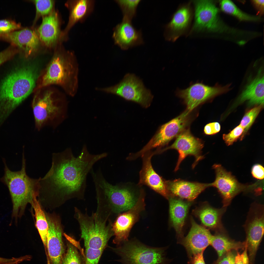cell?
<instances>
[{"label": "cell", "mask_w": 264, "mask_h": 264, "mask_svg": "<svg viewBox=\"0 0 264 264\" xmlns=\"http://www.w3.org/2000/svg\"><path fill=\"white\" fill-rule=\"evenodd\" d=\"M245 224V242L251 261L254 258L264 233V208L256 205L250 209Z\"/></svg>", "instance_id": "9a60e30c"}, {"label": "cell", "mask_w": 264, "mask_h": 264, "mask_svg": "<svg viewBox=\"0 0 264 264\" xmlns=\"http://www.w3.org/2000/svg\"><path fill=\"white\" fill-rule=\"evenodd\" d=\"M32 1L36 8V15L33 21L34 24L41 17L48 15L53 11L54 2L51 0H36Z\"/></svg>", "instance_id": "836d02e7"}, {"label": "cell", "mask_w": 264, "mask_h": 264, "mask_svg": "<svg viewBox=\"0 0 264 264\" xmlns=\"http://www.w3.org/2000/svg\"><path fill=\"white\" fill-rule=\"evenodd\" d=\"M264 168L262 165L259 164L255 165L252 168V175L254 178L262 180L264 178Z\"/></svg>", "instance_id": "b9f144b4"}, {"label": "cell", "mask_w": 264, "mask_h": 264, "mask_svg": "<svg viewBox=\"0 0 264 264\" xmlns=\"http://www.w3.org/2000/svg\"><path fill=\"white\" fill-rule=\"evenodd\" d=\"M96 90L115 94L126 100L136 102L145 108L150 105L153 96L150 91L144 86L142 81L133 74H126L118 84Z\"/></svg>", "instance_id": "9c48e42d"}, {"label": "cell", "mask_w": 264, "mask_h": 264, "mask_svg": "<svg viewBox=\"0 0 264 264\" xmlns=\"http://www.w3.org/2000/svg\"><path fill=\"white\" fill-rule=\"evenodd\" d=\"M30 259L29 256L27 255L19 258L17 260L14 261L3 264H17L24 261L29 260Z\"/></svg>", "instance_id": "f6af8a7d"}, {"label": "cell", "mask_w": 264, "mask_h": 264, "mask_svg": "<svg viewBox=\"0 0 264 264\" xmlns=\"http://www.w3.org/2000/svg\"><path fill=\"white\" fill-rule=\"evenodd\" d=\"M191 227L187 235L180 239V243L186 249L190 258L204 252L210 245L212 235L209 229L197 224L191 218Z\"/></svg>", "instance_id": "e0dca14e"}, {"label": "cell", "mask_w": 264, "mask_h": 264, "mask_svg": "<svg viewBox=\"0 0 264 264\" xmlns=\"http://www.w3.org/2000/svg\"><path fill=\"white\" fill-rule=\"evenodd\" d=\"M169 196L177 197L191 202L207 188L209 184L190 182L180 179L165 180Z\"/></svg>", "instance_id": "7402d4cb"}, {"label": "cell", "mask_w": 264, "mask_h": 264, "mask_svg": "<svg viewBox=\"0 0 264 264\" xmlns=\"http://www.w3.org/2000/svg\"><path fill=\"white\" fill-rule=\"evenodd\" d=\"M37 196H34L31 204L35 212L36 226L44 245L46 248L48 225L44 213L37 199Z\"/></svg>", "instance_id": "f546056e"}, {"label": "cell", "mask_w": 264, "mask_h": 264, "mask_svg": "<svg viewBox=\"0 0 264 264\" xmlns=\"http://www.w3.org/2000/svg\"><path fill=\"white\" fill-rule=\"evenodd\" d=\"M262 105L255 107L248 111L244 115L239 125L244 129L241 136L242 140L258 115L262 108Z\"/></svg>", "instance_id": "e575fe53"}, {"label": "cell", "mask_w": 264, "mask_h": 264, "mask_svg": "<svg viewBox=\"0 0 264 264\" xmlns=\"http://www.w3.org/2000/svg\"><path fill=\"white\" fill-rule=\"evenodd\" d=\"M43 17L41 23L36 31L42 44L47 47H51L60 37L58 15L55 11H53Z\"/></svg>", "instance_id": "603a6c76"}, {"label": "cell", "mask_w": 264, "mask_h": 264, "mask_svg": "<svg viewBox=\"0 0 264 264\" xmlns=\"http://www.w3.org/2000/svg\"><path fill=\"white\" fill-rule=\"evenodd\" d=\"M213 167L216 177L214 181L209 183L210 187L216 188L220 194L223 198V207L228 205L233 198L240 192L260 189L261 187L260 182L250 185L240 183L220 165L214 164Z\"/></svg>", "instance_id": "30bf717a"}, {"label": "cell", "mask_w": 264, "mask_h": 264, "mask_svg": "<svg viewBox=\"0 0 264 264\" xmlns=\"http://www.w3.org/2000/svg\"><path fill=\"white\" fill-rule=\"evenodd\" d=\"M79 66L74 53L56 50L46 68L38 76L33 92L52 84L61 86L73 97L78 86Z\"/></svg>", "instance_id": "277c9868"}, {"label": "cell", "mask_w": 264, "mask_h": 264, "mask_svg": "<svg viewBox=\"0 0 264 264\" xmlns=\"http://www.w3.org/2000/svg\"><path fill=\"white\" fill-rule=\"evenodd\" d=\"M259 72L241 95L238 99L239 103L248 100L250 106L257 104L263 106L264 76L262 77L260 71Z\"/></svg>", "instance_id": "4316f807"}, {"label": "cell", "mask_w": 264, "mask_h": 264, "mask_svg": "<svg viewBox=\"0 0 264 264\" xmlns=\"http://www.w3.org/2000/svg\"><path fill=\"white\" fill-rule=\"evenodd\" d=\"M168 199L170 221L180 239L183 237V228L191 203L171 196H169Z\"/></svg>", "instance_id": "d4e9b609"}, {"label": "cell", "mask_w": 264, "mask_h": 264, "mask_svg": "<svg viewBox=\"0 0 264 264\" xmlns=\"http://www.w3.org/2000/svg\"><path fill=\"white\" fill-rule=\"evenodd\" d=\"M145 193L141 194L135 204L132 207L118 214L112 225L114 238L113 243L119 246L128 240L130 231L138 221L140 216L145 209Z\"/></svg>", "instance_id": "8fae6325"}, {"label": "cell", "mask_w": 264, "mask_h": 264, "mask_svg": "<svg viewBox=\"0 0 264 264\" xmlns=\"http://www.w3.org/2000/svg\"><path fill=\"white\" fill-rule=\"evenodd\" d=\"M225 208L216 209L206 204L193 212L205 227L216 230L217 232H223L221 219Z\"/></svg>", "instance_id": "484cf974"}, {"label": "cell", "mask_w": 264, "mask_h": 264, "mask_svg": "<svg viewBox=\"0 0 264 264\" xmlns=\"http://www.w3.org/2000/svg\"><path fill=\"white\" fill-rule=\"evenodd\" d=\"M230 86L210 87L202 82L191 83L184 89H178L176 95L182 99L190 112L199 105L220 94L228 91Z\"/></svg>", "instance_id": "4fadbf2b"}, {"label": "cell", "mask_w": 264, "mask_h": 264, "mask_svg": "<svg viewBox=\"0 0 264 264\" xmlns=\"http://www.w3.org/2000/svg\"><path fill=\"white\" fill-rule=\"evenodd\" d=\"M220 125L217 122L209 123L206 125L204 128V133L207 135H212L219 132L220 130Z\"/></svg>", "instance_id": "f35d334b"}, {"label": "cell", "mask_w": 264, "mask_h": 264, "mask_svg": "<svg viewBox=\"0 0 264 264\" xmlns=\"http://www.w3.org/2000/svg\"><path fill=\"white\" fill-rule=\"evenodd\" d=\"M122 11L123 14L122 19L131 21L136 16L138 5L140 0H115Z\"/></svg>", "instance_id": "d6a6232c"}, {"label": "cell", "mask_w": 264, "mask_h": 264, "mask_svg": "<svg viewBox=\"0 0 264 264\" xmlns=\"http://www.w3.org/2000/svg\"><path fill=\"white\" fill-rule=\"evenodd\" d=\"M244 250L241 254L237 252L235 256L234 264H248L247 248L246 245Z\"/></svg>", "instance_id": "ab89813d"}, {"label": "cell", "mask_w": 264, "mask_h": 264, "mask_svg": "<svg viewBox=\"0 0 264 264\" xmlns=\"http://www.w3.org/2000/svg\"><path fill=\"white\" fill-rule=\"evenodd\" d=\"M21 28L20 23L9 19L0 20V39L1 36Z\"/></svg>", "instance_id": "d590c367"}, {"label": "cell", "mask_w": 264, "mask_h": 264, "mask_svg": "<svg viewBox=\"0 0 264 264\" xmlns=\"http://www.w3.org/2000/svg\"><path fill=\"white\" fill-rule=\"evenodd\" d=\"M1 39L9 42L17 47L26 59L37 51L40 42L36 31L27 28L3 35Z\"/></svg>", "instance_id": "d6986e66"}, {"label": "cell", "mask_w": 264, "mask_h": 264, "mask_svg": "<svg viewBox=\"0 0 264 264\" xmlns=\"http://www.w3.org/2000/svg\"><path fill=\"white\" fill-rule=\"evenodd\" d=\"M123 264H167L165 248L146 245L133 238L116 247H110Z\"/></svg>", "instance_id": "52a82bcc"}, {"label": "cell", "mask_w": 264, "mask_h": 264, "mask_svg": "<svg viewBox=\"0 0 264 264\" xmlns=\"http://www.w3.org/2000/svg\"><path fill=\"white\" fill-rule=\"evenodd\" d=\"M18 258H12L11 259H6L0 257V264H3L14 261L17 260Z\"/></svg>", "instance_id": "bcb514c9"}, {"label": "cell", "mask_w": 264, "mask_h": 264, "mask_svg": "<svg viewBox=\"0 0 264 264\" xmlns=\"http://www.w3.org/2000/svg\"><path fill=\"white\" fill-rule=\"evenodd\" d=\"M244 130L240 125L236 127L229 133L223 135V139L228 146L233 144L242 135Z\"/></svg>", "instance_id": "8d00e7d4"}, {"label": "cell", "mask_w": 264, "mask_h": 264, "mask_svg": "<svg viewBox=\"0 0 264 264\" xmlns=\"http://www.w3.org/2000/svg\"><path fill=\"white\" fill-rule=\"evenodd\" d=\"M104 157L102 153H90L85 145L77 156L70 148L53 153L51 168L44 176L39 177V193L84 199L88 175L94 165Z\"/></svg>", "instance_id": "6da1fadb"}, {"label": "cell", "mask_w": 264, "mask_h": 264, "mask_svg": "<svg viewBox=\"0 0 264 264\" xmlns=\"http://www.w3.org/2000/svg\"><path fill=\"white\" fill-rule=\"evenodd\" d=\"M252 4L258 11L259 13L262 14L264 11V0H252Z\"/></svg>", "instance_id": "ee69618b"}, {"label": "cell", "mask_w": 264, "mask_h": 264, "mask_svg": "<svg viewBox=\"0 0 264 264\" xmlns=\"http://www.w3.org/2000/svg\"><path fill=\"white\" fill-rule=\"evenodd\" d=\"M94 1L92 0L69 1L66 5L69 10L68 21L65 28L60 34V37L66 36L71 29L78 22H82L92 13Z\"/></svg>", "instance_id": "cb8c5ba5"}, {"label": "cell", "mask_w": 264, "mask_h": 264, "mask_svg": "<svg viewBox=\"0 0 264 264\" xmlns=\"http://www.w3.org/2000/svg\"><path fill=\"white\" fill-rule=\"evenodd\" d=\"M220 5L223 11L234 16L240 21L254 22L260 20L258 17L250 15L242 11L231 0H221Z\"/></svg>", "instance_id": "4dcf8cb0"}, {"label": "cell", "mask_w": 264, "mask_h": 264, "mask_svg": "<svg viewBox=\"0 0 264 264\" xmlns=\"http://www.w3.org/2000/svg\"><path fill=\"white\" fill-rule=\"evenodd\" d=\"M112 37L115 44L124 50L144 43L141 31L136 29L131 21L126 20L122 19L114 28Z\"/></svg>", "instance_id": "44dd1931"}, {"label": "cell", "mask_w": 264, "mask_h": 264, "mask_svg": "<svg viewBox=\"0 0 264 264\" xmlns=\"http://www.w3.org/2000/svg\"><path fill=\"white\" fill-rule=\"evenodd\" d=\"M203 252L195 255L191 257L190 264H206L204 259Z\"/></svg>", "instance_id": "7bdbcfd3"}, {"label": "cell", "mask_w": 264, "mask_h": 264, "mask_svg": "<svg viewBox=\"0 0 264 264\" xmlns=\"http://www.w3.org/2000/svg\"><path fill=\"white\" fill-rule=\"evenodd\" d=\"M19 53L18 49L11 45L4 50L0 52V66L11 59Z\"/></svg>", "instance_id": "74e56055"}, {"label": "cell", "mask_w": 264, "mask_h": 264, "mask_svg": "<svg viewBox=\"0 0 264 264\" xmlns=\"http://www.w3.org/2000/svg\"><path fill=\"white\" fill-rule=\"evenodd\" d=\"M190 112L187 109L176 117L161 126L147 144L136 153L138 157L153 149L161 147L167 144L184 130L189 122Z\"/></svg>", "instance_id": "7c38bea8"}, {"label": "cell", "mask_w": 264, "mask_h": 264, "mask_svg": "<svg viewBox=\"0 0 264 264\" xmlns=\"http://www.w3.org/2000/svg\"><path fill=\"white\" fill-rule=\"evenodd\" d=\"M38 76L34 67L16 56L0 66V126L33 91Z\"/></svg>", "instance_id": "7a4b0ae2"}, {"label": "cell", "mask_w": 264, "mask_h": 264, "mask_svg": "<svg viewBox=\"0 0 264 264\" xmlns=\"http://www.w3.org/2000/svg\"><path fill=\"white\" fill-rule=\"evenodd\" d=\"M85 264H98L108 241L104 240L84 241Z\"/></svg>", "instance_id": "f1b7e54d"}, {"label": "cell", "mask_w": 264, "mask_h": 264, "mask_svg": "<svg viewBox=\"0 0 264 264\" xmlns=\"http://www.w3.org/2000/svg\"><path fill=\"white\" fill-rule=\"evenodd\" d=\"M62 264H85L84 254L68 241Z\"/></svg>", "instance_id": "1f68e13d"}, {"label": "cell", "mask_w": 264, "mask_h": 264, "mask_svg": "<svg viewBox=\"0 0 264 264\" xmlns=\"http://www.w3.org/2000/svg\"><path fill=\"white\" fill-rule=\"evenodd\" d=\"M4 162V174L1 180L9 189L13 203L12 215L16 219L22 215L26 204H31L34 196L39 194L40 179L32 178L27 175L24 152L20 171H11Z\"/></svg>", "instance_id": "5b68a950"}, {"label": "cell", "mask_w": 264, "mask_h": 264, "mask_svg": "<svg viewBox=\"0 0 264 264\" xmlns=\"http://www.w3.org/2000/svg\"><path fill=\"white\" fill-rule=\"evenodd\" d=\"M194 22L192 31H207L219 33L235 34L234 29L226 25L218 15L219 10L213 1L197 0L193 1Z\"/></svg>", "instance_id": "ba28073f"}, {"label": "cell", "mask_w": 264, "mask_h": 264, "mask_svg": "<svg viewBox=\"0 0 264 264\" xmlns=\"http://www.w3.org/2000/svg\"><path fill=\"white\" fill-rule=\"evenodd\" d=\"M90 173L97 200L96 212L104 219L112 221L113 216L133 207L144 191L142 186L131 183L111 184L105 178L100 168L96 171L93 169Z\"/></svg>", "instance_id": "3957f363"}, {"label": "cell", "mask_w": 264, "mask_h": 264, "mask_svg": "<svg viewBox=\"0 0 264 264\" xmlns=\"http://www.w3.org/2000/svg\"><path fill=\"white\" fill-rule=\"evenodd\" d=\"M154 155V152L150 150L141 156L142 166L139 172V179L137 184L141 186H147L168 199L169 195L165 180L155 171L152 165L151 158Z\"/></svg>", "instance_id": "ac0fdd59"}, {"label": "cell", "mask_w": 264, "mask_h": 264, "mask_svg": "<svg viewBox=\"0 0 264 264\" xmlns=\"http://www.w3.org/2000/svg\"><path fill=\"white\" fill-rule=\"evenodd\" d=\"M47 259V264H51L47 254H46Z\"/></svg>", "instance_id": "7dc6e473"}, {"label": "cell", "mask_w": 264, "mask_h": 264, "mask_svg": "<svg viewBox=\"0 0 264 264\" xmlns=\"http://www.w3.org/2000/svg\"><path fill=\"white\" fill-rule=\"evenodd\" d=\"M193 17L190 2L180 6L173 14L170 21L165 26L164 35L165 39L174 42L188 31Z\"/></svg>", "instance_id": "2e32d148"}, {"label": "cell", "mask_w": 264, "mask_h": 264, "mask_svg": "<svg viewBox=\"0 0 264 264\" xmlns=\"http://www.w3.org/2000/svg\"><path fill=\"white\" fill-rule=\"evenodd\" d=\"M217 264H234L236 255L231 251L223 255Z\"/></svg>", "instance_id": "60d3db41"}, {"label": "cell", "mask_w": 264, "mask_h": 264, "mask_svg": "<svg viewBox=\"0 0 264 264\" xmlns=\"http://www.w3.org/2000/svg\"><path fill=\"white\" fill-rule=\"evenodd\" d=\"M34 92L32 107L35 128L40 130L46 126H57L66 117V100L46 87Z\"/></svg>", "instance_id": "8992f818"}, {"label": "cell", "mask_w": 264, "mask_h": 264, "mask_svg": "<svg viewBox=\"0 0 264 264\" xmlns=\"http://www.w3.org/2000/svg\"><path fill=\"white\" fill-rule=\"evenodd\" d=\"M203 144L200 139L194 136L189 130H184L177 136L175 142L170 146L162 149L156 150L157 154H160L167 150L176 149L178 152L179 157L175 171L178 170L181 162L187 156L191 155L195 158L193 164L194 168L198 162L203 158L201 154Z\"/></svg>", "instance_id": "5bb4252c"}, {"label": "cell", "mask_w": 264, "mask_h": 264, "mask_svg": "<svg viewBox=\"0 0 264 264\" xmlns=\"http://www.w3.org/2000/svg\"><path fill=\"white\" fill-rule=\"evenodd\" d=\"M46 217L48 225L46 253L51 264H62L65 250L61 225L56 219Z\"/></svg>", "instance_id": "ffe728a7"}, {"label": "cell", "mask_w": 264, "mask_h": 264, "mask_svg": "<svg viewBox=\"0 0 264 264\" xmlns=\"http://www.w3.org/2000/svg\"><path fill=\"white\" fill-rule=\"evenodd\" d=\"M224 232H217L211 237L210 245L217 251L219 257H221L232 250H237L244 249L245 242H242L233 241L228 237Z\"/></svg>", "instance_id": "83f0119b"}]
</instances>
